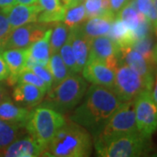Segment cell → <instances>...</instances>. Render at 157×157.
Segmentation results:
<instances>
[{"mask_svg":"<svg viewBox=\"0 0 157 157\" xmlns=\"http://www.w3.org/2000/svg\"><path fill=\"white\" fill-rule=\"evenodd\" d=\"M59 52L61 56L63 61L65 62V64L72 73H77V74L80 73L76 62V59L73 54V48H72V38L70 33L68 34L67 39L66 40L65 44L62 45Z\"/></svg>","mask_w":157,"mask_h":157,"instance_id":"29","label":"cell"},{"mask_svg":"<svg viewBox=\"0 0 157 157\" xmlns=\"http://www.w3.org/2000/svg\"><path fill=\"white\" fill-rule=\"evenodd\" d=\"M31 108L15 105L11 98H7L6 101L0 103V119L10 123L18 125L25 128L28 121Z\"/></svg>","mask_w":157,"mask_h":157,"instance_id":"18","label":"cell"},{"mask_svg":"<svg viewBox=\"0 0 157 157\" xmlns=\"http://www.w3.org/2000/svg\"><path fill=\"white\" fill-rule=\"evenodd\" d=\"M119 59L120 63L126 64L144 78L149 90L152 91L154 86V67L139 52L132 48V46L120 47Z\"/></svg>","mask_w":157,"mask_h":157,"instance_id":"11","label":"cell"},{"mask_svg":"<svg viewBox=\"0 0 157 157\" xmlns=\"http://www.w3.org/2000/svg\"><path fill=\"white\" fill-rule=\"evenodd\" d=\"M142 15V13L139 12L130 3H128L118 12L116 17L121 18L128 26L129 29L135 31L140 23Z\"/></svg>","mask_w":157,"mask_h":157,"instance_id":"26","label":"cell"},{"mask_svg":"<svg viewBox=\"0 0 157 157\" xmlns=\"http://www.w3.org/2000/svg\"><path fill=\"white\" fill-rule=\"evenodd\" d=\"M21 127L0 119V149L11 144L21 135Z\"/></svg>","mask_w":157,"mask_h":157,"instance_id":"25","label":"cell"},{"mask_svg":"<svg viewBox=\"0 0 157 157\" xmlns=\"http://www.w3.org/2000/svg\"><path fill=\"white\" fill-rule=\"evenodd\" d=\"M94 148L102 157L140 156L150 151V138L138 131L118 135L103 141H95Z\"/></svg>","mask_w":157,"mask_h":157,"instance_id":"5","label":"cell"},{"mask_svg":"<svg viewBox=\"0 0 157 157\" xmlns=\"http://www.w3.org/2000/svg\"><path fill=\"white\" fill-rule=\"evenodd\" d=\"M137 11L142 13L155 27L157 25V10L153 0H131L129 2Z\"/></svg>","mask_w":157,"mask_h":157,"instance_id":"28","label":"cell"},{"mask_svg":"<svg viewBox=\"0 0 157 157\" xmlns=\"http://www.w3.org/2000/svg\"><path fill=\"white\" fill-rule=\"evenodd\" d=\"M70 33V28L65 23H55L54 27L52 29V33L50 36V52L51 54L59 52L61 46L66 42L67 39L68 34Z\"/></svg>","mask_w":157,"mask_h":157,"instance_id":"23","label":"cell"},{"mask_svg":"<svg viewBox=\"0 0 157 157\" xmlns=\"http://www.w3.org/2000/svg\"><path fill=\"white\" fill-rule=\"evenodd\" d=\"M153 28H154V26H153L151 22L144 15H142L137 28L134 31L135 40L142 39V38L148 36V35H151Z\"/></svg>","mask_w":157,"mask_h":157,"instance_id":"33","label":"cell"},{"mask_svg":"<svg viewBox=\"0 0 157 157\" xmlns=\"http://www.w3.org/2000/svg\"><path fill=\"white\" fill-rule=\"evenodd\" d=\"M119 54L120 46L108 36L90 39L88 59H94L105 62L111 69L116 71L120 65Z\"/></svg>","mask_w":157,"mask_h":157,"instance_id":"10","label":"cell"},{"mask_svg":"<svg viewBox=\"0 0 157 157\" xmlns=\"http://www.w3.org/2000/svg\"><path fill=\"white\" fill-rule=\"evenodd\" d=\"M81 72L85 79L90 83L113 90L115 71L109 67L105 62L88 59Z\"/></svg>","mask_w":157,"mask_h":157,"instance_id":"12","label":"cell"},{"mask_svg":"<svg viewBox=\"0 0 157 157\" xmlns=\"http://www.w3.org/2000/svg\"><path fill=\"white\" fill-rule=\"evenodd\" d=\"M15 4H17L16 0H0V9L6 11L11 8L12 6H14Z\"/></svg>","mask_w":157,"mask_h":157,"instance_id":"38","label":"cell"},{"mask_svg":"<svg viewBox=\"0 0 157 157\" xmlns=\"http://www.w3.org/2000/svg\"><path fill=\"white\" fill-rule=\"evenodd\" d=\"M122 104L113 90L92 84L83 102L74 109L70 121L97 135L109 117Z\"/></svg>","mask_w":157,"mask_h":157,"instance_id":"1","label":"cell"},{"mask_svg":"<svg viewBox=\"0 0 157 157\" xmlns=\"http://www.w3.org/2000/svg\"><path fill=\"white\" fill-rule=\"evenodd\" d=\"M45 95V93L39 87L21 82H17L12 93V98L17 105L31 109L39 105Z\"/></svg>","mask_w":157,"mask_h":157,"instance_id":"16","label":"cell"},{"mask_svg":"<svg viewBox=\"0 0 157 157\" xmlns=\"http://www.w3.org/2000/svg\"><path fill=\"white\" fill-rule=\"evenodd\" d=\"M52 29V28L48 29L41 39L34 42L27 48L29 57L35 62L36 65L46 66L49 61L51 56L49 40Z\"/></svg>","mask_w":157,"mask_h":157,"instance_id":"20","label":"cell"},{"mask_svg":"<svg viewBox=\"0 0 157 157\" xmlns=\"http://www.w3.org/2000/svg\"><path fill=\"white\" fill-rule=\"evenodd\" d=\"M108 37L113 39L120 47L131 46L135 41L134 31L119 17H115L111 26Z\"/></svg>","mask_w":157,"mask_h":157,"instance_id":"21","label":"cell"},{"mask_svg":"<svg viewBox=\"0 0 157 157\" xmlns=\"http://www.w3.org/2000/svg\"><path fill=\"white\" fill-rule=\"evenodd\" d=\"M37 4L40 6L43 11L47 12H58L66 9V7L62 6L60 0H37Z\"/></svg>","mask_w":157,"mask_h":157,"instance_id":"35","label":"cell"},{"mask_svg":"<svg viewBox=\"0 0 157 157\" xmlns=\"http://www.w3.org/2000/svg\"><path fill=\"white\" fill-rule=\"evenodd\" d=\"M31 70L45 81V83L47 86L48 89L50 90L51 87L52 86L53 79H52V73H51L49 68L47 67L46 66L34 65L33 67L31 68Z\"/></svg>","mask_w":157,"mask_h":157,"instance_id":"34","label":"cell"},{"mask_svg":"<svg viewBox=\"0 0 157 157\" xmlns=\"http://www.w3.org/2000/svg\"><path fill=\"white\" fill-rule=\"evenodd\" d=\"M7 98H9V94H8V91L6 89V86L0 83V103L6 101Z\"/></svg>","mask_w":157,"mask_h":157,"instance_id":"39","label":"cell"},{"mask_svg":"<svg viewBox=\"0 0 157 157\" xmlns=\"http://www.w3.org/2000/svg\"><path fill=\"white\" fill-rule=\"evenodd\" d=\"M84 6L87 18L113 13L109 6V0H85Z\"/></svg>","mask_w":157,"mask_h":157,"instance_id":"27","label":"cell"},{"mask_svg":"<svg viewBox=\"0 0 157 157\" xmlns=\"http://www.w3.org/2000/svg\"><path fill=\"white\" fill-rule=\"evenodd\" d=\"M144 90H149L145 79L124 63L115 71L113 92L122 102L135 100ZM151 91V90H150Z\"/></svg>","mask_w":157,"mask_h":157,"instance_id":"7","label":"cell"},{"mask_svg":"<svg viewBox=\"0 0 157 157\" xmlns=\"http://www.w3.org/2000/svg\"><path fill=\"white\" fill-rule=\"evenodd\" d=\"M153 3H154V6H155V7L156 8L157 10V0H153Z\"/></svg>","mask_w":157,"mask_h":157,"instance_id":"45","label":"cell"},{"mask_svg":"<svg viewBox=\"0 0 157 157\" xmlns=\"http://www.w3.org/2000/svg\"><path fill=\"white\" fill-rule=\"evenodd\" d=\"M154 28H155V34H156V36H157V25L155 26V27H154Z\"/></svg>","mask_w":157,"mask_h":157,"instance_id":"46","label":"cell"},{"mask_svg":"<svg viewBox=\"0 0 157 157\" xmlns=\"http://www.w3.org/2000/svg\"><path fill=\"white\" fill-rule=\"evenodd\" d=\"M152 56H153V61H154V63L157 65V44L153 47Z\"/></svg>","mask_w":157,"mask_h":157,"instance_id":"42","label":"cell"},{"mask_svg":"<svg viewBox=\"0 0 157 157\" xmlns=\"http://www.w3.org/2000/svg\"><path fill=\"white\" fill-rule=\"evenodd\" d=\"M60 1H62V2H63L62 6L67 8V6H69V5L71 4V1H72V0H60Z\"/></svg>","mask_w":157,"mask_h":157,"instance_id":"44","label":"cell"},{"mask_svg":"<svg viewBox=\"0 0 157 157\" xmlns=\"http://www.w3.org/2000/svg\"><path fill=\"white\" fill-rule=\"evenodd\" d=\"M8 75H9V70H8L4 57L0 52V82L6 79Z\"/></svg>","mask_w":157,"mask_h":157,"instance_id":"37","label":"cell"},{"mask_svg":"<svg viewBox=\"0 0 157 157\" xmlns=\"http://www.w3.org/2000/svg\"><path fill=\"white\" fill-rule=\"evenodd\" d=\"M17 82L21 83H27V84L33 85L35 86L39 87L42 92L46 94L48 92V87L42 78L39 77L36 73L33 72L31 69H24L22 73L19 74Z\"/></svg>","mask_w":157,"mask_h":157,"instance_id":"31","label":"cell"},{"mask_svg":"<svg viewBox=\"0 0 157 157\" xmlns=\"http://www.w3.org/2000/svg\"><path fill=\"white\" fill-rule=\"evenodd\" d=\"M115 17L116 15L114 13L90 17L86 22L81 25V26L85 34L90 39L101 36H108Z\"/></svg>","mask_w":157,"mask_h":157,"instance_id":"19","label":"cell"},{"mask_svg":"<svg viewBox=\"0 0 157 157\" xmlns=\"http://www.w3.org/2000/svg\"><path fill=\"white\" fill-rule=\"evenodd\" d=\"M137 130L143 136L151 138L157 130V106L152 91L144 90L134 100Z\"/></svg>","mask_w":157,"mask_h":157,"instance_id":"8","label":"cell"},{"mask_svg":"<svg viewBox=\"0 0 157 157\" xmlns=\"http://www.w3.org/2000/svg\"><path fill=\"white\" fill-rule=\"evenodd\" d=\"M12 28L10 25L6 12L0 9V52L5 50L6 41L11 34Z\"/></svg>","mask_w":157,"mask_h":157,"instance_id":"32","label":"cell"},{"mask_svg":"<svg viewBox=\"0 0 157 157\" xmlns=\"http://www.w3.org/2000/svg\"><path fill=\"white\" fill-rule=\"evenodd\" d=\"M45 149L31 135L16 139L11 144L0 149V156L37 157L44 155Z\"/></svg>","mask_w":157,"mask_h":157,"instance_id":"13","label":"cell"},{"mask_svg":"<svg viewBox=\"0 0 157 157\" xmlns=\"http://www.w3.org/2000/svg\"><path fill=\"white\" fill-rule=\"evenodd\" d=\"M153 45H154V39L151 35H148L142 39L135 40L134 44L131 46L135 50L139 52L140 54L146 59L148 63L154 65L155 63L153 61V56H152V52H153V47H154Z\"/></svg>","mask_w":157,"mask_h":157,"instance_id":"30","label":"cell"},{"mask_svg":"<svg viewBox=\"0 0 157 157\" xmlns=\"http://www.w3.org/2000/svg\"><path fill=\"white\" fill-rule=\"evenodd\" d=\"M42 11L43 9L37 3L33 5H22L17 3L4 11L6 12L11 27L14 29L29 23L37 22L39 13Z\"/></svg>","mask_w":157,"mask_h":157,"instance_id":"14","label":"cell"},{"mask_svg":"<svg viewBox=\"0 0 157 157\" xmlns=\"http://www.w3.org/2000/svg\"><path fill=\"white\" fill-rule=\"evenodd\" d=\"M49 29L48 24L33 22L25 25L12 29L9 38L6 41V49H27L34 42L38 41Z\"/></svg>","mask_w":157,"mask_h":157,"instance_id":"9","label":"cell"},{"mask_svg":"<svg viewBox=\"0 0 157 157\" xmlns=\"http://www.w3.org/2000/svg\"><path fill=\"white\" fill-rule=\"evenodd\" d=\"M46 67L49 68L52 76V79H53L52 86L59 84L62 80L67 78L68 76L73 74V73H72L67 67L65 62L63 61L59 52L51 54L49 61L47 63Z\"/></svg>","mask_w":157,"mask_h":157,"instance_id":"22","label":"cell"},{"mask_svg":"<svg viewBox=\"0 0 157 157\" xmlns=\"http://www.w3.org/2000/svg\"><path fill=\"white\" fill-rule=\"evenodd\" d=\"M70 35L72 38L73 54L78 69L81 72L89 55L90 38L85 34L81 25L70 28Z\"/></svg>","mask_w":157,"mask_h":157,"instance_id":"17","label":"cell"},{"mask_svg":"<svg viewBox=\"0 0 157 157\" xmlns=\"http://www.w3.org/2000/svg\"><path fill=\"white\" fill-rule=\"evenodd\" d=\"M83 1H85V0H72V1H71V4L69 5V6H74V5H78V4H82ZM69 6H67V7H69Z\"/></svg>","mask_w":157,"mask_h":157,"instance_id":"43","label":"cell"},{"mask_svg":"<svg viewBox=\"0 0 157 157\" xmlns=\"http://www.w3.org/2000/svg\"><path fill=\"white\" fill-rule=\"evenodd\" d=\"M65 124L66 120L61 113L48 107L39 106L31 110L25 128L45 151L58 131Z\"/></svg>","mask_w":157,"mask_h":157,"instance_id":"4","label":"cell"},{"mask_svg":"<svg viewBox=\"0 0 157 157\" xmlns=\"http://www.w3.org/2000/svg\"><path fill=\"white\" fill-rule=\"evenodd\" d=\"M87 19L86 11L84 4H78L66 8L63 23H65L69 28L82 25Z\"/></svg>","mask_w":157,"mask_h":157,"instance_id":"24","label":"cell"},{"mask_svg":"<svg viewBox=\"0 0 157 157\" xmlns=\"http://www.w3.org/2000/svg\"><path fill=\"white\" fill-rule=\"evenodd\" d=\"M152 96H153V99L157 106V71L155 73V86H154V90L152 92Z\"/></svg>","mask_w":157,"mask_h":157,"instance_id":"40","label":"cell"},{"mask_svg":"<svg viewBox=\"0 0 157 157\" xmlns=\"http://www.w3.org/2000/svg\"><path fill=\"white\" fill-rule=\"evenodd\" d=\"M17 4L22 5H33L37 3V0H16Z\"/></svg>","mask_w":157,"mask_h":157,"instance_id":"41","label":"cell"},{"mask_svg":"<svg viewBox=\"0 0 157 157\" xmlns=\"http://www.w3.org/2000/svg\"><path fill=\"white\" fill-rule=\"evenodd\" d=\"M92 139L85 128L77 123H67L58 131L45 149L44 155L55 157L89 156Z\"/></svg>","mask_w":157,"mask_h":157,"instance_id":"2","label":"cell"},{"mask_svg":"<svg viewBox=\"0 0 157 157\" xmlns=\"http://www.w3.org/2000/svg\"><path fill=\"white\" fill-rule=\"evenodd\" d=\"M134 100L122 102L115 112L109 117L100 132L95 135V141H103L118 135L136 132Z\"/></svg>","mask_w":157,"mask_h":157,"instance_id":"6","label":"cell"},{"mask_svg":"<svg viewBox=\"0 0 157 157\" xmlns=\"http://www.w3.org/2000/svg\"><path fill=\"white\" fill-rule=\"evenodd\" d=\"M131 0H109V6H110L111 11L116 15Z\"/></svg>","mask_w":157,"mask_h":157,"instance_id":"36","label":"cell"},{"mask_svg":"<svg viewBox=\"0 0 157 157\" xmlns=\"http://www.w3.org/2000/svg\"><path fill=\"white\" fill-rule=\"evenodd\" d=\"M86 90L87 83L84 77L73 73L51 87L45 94L41 106L52 108L61 113L69 112L84 98Z\"/></svg>","mask_w":157,"mask_h":157,"instance_id":"3","label":"cell"},{"mask_svg":"<svg viewBox=\"0 0 157 157\" xmlns=\"http://www.w3.org/2000/svg\"><path fill=\"white\" fill-rule=\"evenodd\" d=\"M28 54L27 49H6L2 52L9 70L7 82L10 86H14L17 83L19 74L25 69L26 58Z\"/></svg>","mask_w":157,"mask_h":157,"instance_id":"15","label":"cell"}]
</instances>
